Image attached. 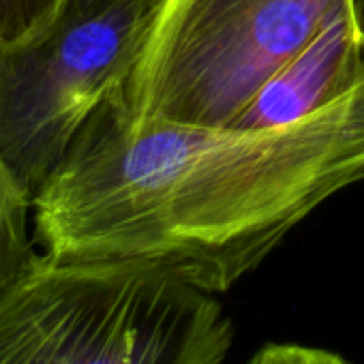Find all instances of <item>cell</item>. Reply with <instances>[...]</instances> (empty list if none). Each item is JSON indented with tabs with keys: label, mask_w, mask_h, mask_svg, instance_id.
I'll list each match as a JSON object with an SVG mask.
<instances>
[{
	"label": "cell",
	"mask_w": 364,
	"mask_h": 364,
	"mask_svg": "<svg viewBox=\"0 0 364 364\" xmlns=\"http://www.w3.org/2000/svg\"><path fill=\"white\" fill-rule=\"evenodd\" d=\"M60 5L63 0H0V48L37 33Z\"/></svg>",
	"instance_id": "7"
},
{
	"label": "cell",
	"mask_w": 364,
	"mask_h": 364,
	"mask_svg": "<svg viewBox=\"0 0 364 364\" xmlns=\"http://www.w3.org/2000/svg\"><path fill=\"white\" fill-rule=\"evenodd\" d=\"M154 0H63L31 37L0 48V154L35 196L144 46Z\"/></svg>",
	"instance_id": "4"
},
{
	"label": "cell",
	"mask_w": 364,
	"mask_h": 364,
	"mask_svg": "<svg viewBox=\"0 0 364 364\" xmlns=\"http://www.w3.org/2000/svg\"><path fill=\"white\" fill-rule=\"evenodd\" d=\"M33 198L0 154V296L37 259L35 238L28 234Z\"/></svg>",
	"instance_id": "6"
},
{
	"label": "cell",
	"mask_w": 364,
	"mask_h": 364,
	"mask_svg": "<svg viewBox=\"0 0 364 364\" xmlns=\"http://www.w3.org/2000/svg\"><path fill=\"white\" fill-rule=\"evenodd\" d=\"M362 75L364 24L358 3H351L257 92L234 127L268 129L294 122L343 97Z\"/></svg>",
	"instance_id": "5"
},
{
	"label": "cell",
	"mask_w": 364,
	"mask_h": 364,
	"mask_svg": "<svg viewBox=\"0 0 364 364\" xmlns=\"http://www.w3.org/2000/svg\"><path fill=\"white\" fill-rule=\"evenodd\" d=\"M362 178L364 75L268 129L141 120L116 86L35 196L33 238L54 257L141 262L223 294Z\"/></svg>",
	"instance_id": "1"
},
{
	"label": "cell",
	"mask_w": 364,
	"mask_h": 364,
	"mask_svg": "<svg viewBox=\"0 0 364 364\" xmlns=\"http://www.w3.org/2000/svg\"><path fill=\"white\" fill-rule=\"evenodd\" d=\"M247 364H351L343 355L300 343H268Z\"/></svg>",
	"instance_id": "8"
},
{
	"label": "cell",
	"mask_w": 364,
	"mask_h": 364,
	"mask_svg": "<svg viewBox=\"0 0 364 364\" xmlns=\"http://www.w3.org/2000/svg\"><path fill=\"white\" fill-rule=\"evenodd\" d=\"M355 0H154L129 77L141 120L234 127L257 92Z\"/></svg>",
	"instance_id": "3"
},
{
	"label": "cell",
	"mask_w": 364,
	"mask_h": 364,
	"mask_svg": "<svg viewBox=\"0 0 364 364\" xmlns=\"http://www.w3.org/2000/svg\"><path fill=\"white\" fill-rule=\"evenodd\" d=\"M232 343L215 294L141 262L41 253L0 296V364H223Z\"/></svg>",
	"instance_id": "2"
}]
</instances>
